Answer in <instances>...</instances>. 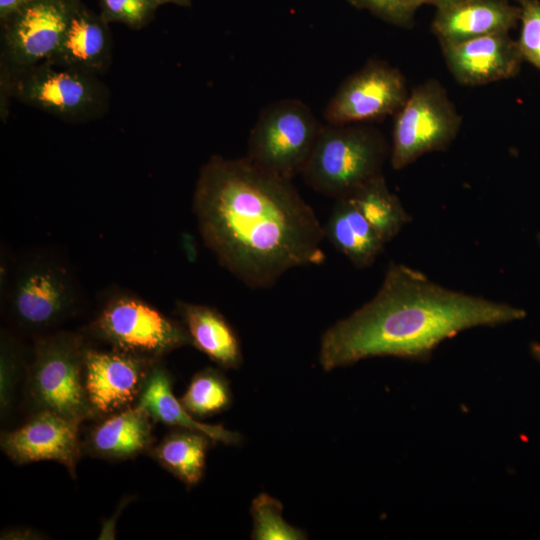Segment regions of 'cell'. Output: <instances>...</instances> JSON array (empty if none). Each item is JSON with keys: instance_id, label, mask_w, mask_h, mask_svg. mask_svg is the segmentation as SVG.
I'll use <instances>...</instances> for the list:
<instances>
[{"instance_id": "d6a6232c", "label": "cell", "mask_w": 540, "mask_h": 540, "mask_svg": "<svg viewBox=\"0 0 540 540\" xmlns=\"http://www.w3.org/2000/svg\"><path fill=\"white\" fill-rule=\"evenodd\" d=\"M159 5L175 4L178 6L189 7L192 0H156Z\"/></svg>"}, {"instance_id": "f546056e", "label": "cell", "mask_w": 540, "mask_h": 540, "mask_svg": "<svg viewBox=\"0 0 540 540\" xmlns=\"http://www.w3.org/2000/svg\"><path fill=\"white\" fill-rule=\"evenodd\" d=\"M464 0H412V6L414 10L418 8L422 4H432L435 5L437 8L448 6L451 4H455L458 2H461Z\"/></svg>"}, {"instance_id": "e0dca14e", "label": "cell", "mask_w": 540, "mask_h": 540, "mask_svg": "<svg viewBox=\"0 0 540 540\" xmlns=\"http://www.w3.org/2000/svg\"><path fill=\"white\" fill-rule=\"evenodd\" d=\"M153 419L140 405L101 418L89 432L86 449L108 460H126L152 449Z\"/></svg>"}, {"instance_id": "2e32d148", "label": "cell", "mask_w": 540, "mask_h": 540, "mask_svg": "<svg viewBox=\"0 0 540 540\" xmlns=\"http://www.w3.org/2000/svg\"><path fill=\"white\" fill-rule=\"evenodd\" d=\"M112 42L108 23L81 3L75 10L49 62L98 75L111 62Z\"/></svg>"}, {"instance_id": "ba28073f", "label": "cell", "mask_w": 540, "mask_h": 540, "mask_svg": "<svg viewBox=\"0 0 540 540\" xmlns=\"http://www.w3.org/2000/svg\"><path fill=\"white\" fill-rule=\"evenodd\" d=\"M6 74L11 97L67 121L99 117L108 106L107 89L94 74L49 61Z\"/></svg>"}, {"instance_id": "3957f363", "label": "cell", "mask_w": 540, "mask_h": 540, "mask_svg": "<svg viewBox=\"0 0 540 540\" xmlns=\"http://www.w3.org/2000/svg\"><path fill=\"white\" fill-rule=\"evenodd\" d=\"M387 152L385 139L374 128L326 123L301 174L316 192L344 198L382 174Z\"/></svg>"}, {"instance_id": "5b68a950", "label": "cell", "mask_w": 540, "mask_h": 540, "mask_svg": "<svg viewBox=\"0 0 540 540\" xmlns=\"http://www.w3.org/2000/svg\"><path fill=\"white\" fill-rule=\"evenodd\" d=\"M12 322L29 333H43L71 317L80 291L70 270L46 254L22 260L4 288Z\"/></svg>"}, {"instance_id": "4dcf8cb0", "label": "cell", "mask_w": 540, "mask_h": 540, "mask_svg": "<svg viewBox=\"0 0 540 540\" xmlns=\"http://www.w3.org/2000/svg\"><path fill=\"white\" fill-rule=\"evenodd\" d=\"M38 534L35 533V532H31L30 530H27V529H20V530H14V531H9V532H6L4 533V535H2V539H7V538H10V539H23L24 537L23 536H26L27 538H32L30 536H34L35 538H37Z\"/></svg>"}, {"instance_id": "9c48e42d", "label": "cell", "mask_w": 540, "mask_h": 540, "mask_svg": "<svg viewBox=\"0 0 540 540\" xmlns=\"http://www.w3.org/2000/svg\"><path fill=\"white\" fill-rule=\"evenodd\" d=\"M394 116L390 162L395 170L424 154L446 149L462 122L447 92L434 79L413 89Z\"/></svg>"}, {"instance_id": "f1b7e54d", "label": "cell", "mask_w": 540, "mask_h": 540, "mask_svg": "<svg viewBox=\"0 0 540 540\" xmlns=\"http://www.w3.org/2000/svg\"><path fill=\"white\" fill-rule=\"evenodd\" d=\"M32 0H0V22Z\"/></svg>"}, {"instance_id": "8992f818", "label": "cell", "mask_w": 540, "mask_h": 540, "mask_svg": "<svg viewBox=\"0 0 540 540\" xmlns=\"http://www.w3.org/2000/svg\"><path fill=\"white\" fill-rule=\"evenodd\" d=\"M90 329L110 348L150 361L192 344L183 323L130 294L112 296L99 310Z\"/></svg>"}, {"instance_id": "4316f807", "label": "cell", "mask_w": 540, "mask_h": 540, "mask_svg": "<svg viewBox=\"0 0 540 540\" xmlns=\"http://www.w3.org/2000/svg\"><path fill=\"white\" fill-rule=\"evenodd\" d=\"M519 7L520 35L517 44L523 61L540 71V0H514Z\"/></svg>"}, {"instance_id": "5bb4252c", "label": "cell", "mask_w": 540, "mask_h": 540, "mask_svg": "<svg viewBox=\"0 0 540 540\" xmlns=\"http://www.w3.org/2000/svg\"><path fill=\"white\" fill-rule=\"evenodd\" d=\"M441 47L449 71L462 85L479 86L512 78L523 62L517 41L508 32Z\"/></svg>"}, {"instance_id": "7c38bea8", "label": "cell", "mask_w": 540, "mask_h": 540, "mask_svg": "<svg viewBox=\"0 0 540 540\" xmlns=\"http://www.w3.org/2000/svg\"><path fill=\"white\" fill-rule=\"evenodd\" d=\"M154 362L112 348L100 350L88 346L83 378L92 418H103L135 406Z\"/></svg>"}, {"instance_id": "52a82bcc", "label": "cell", "mask_w": 540, "mask_h": 540, "mask_svg": "<svg viewBox=\"0 0 540 540\" xmlns=\"http://www.w3.org/2000/svg\"><path fill=\"white\" fill-rule=\"evenodd\" d=\"M321 124L298 99H282L264 108L253 126L246 157L260 168L292 180L301 174Z\"/></svg>"}, {"instance_id": "7402d4cb", "label": "cell", "mask_w": 540, "mask_h": 540, "mask_svg": "<svg viewBox=\"0 0 540 540\" xmlns=\"http://www.w3.org/2000/svg\"><path fill=\"white\" fill-rule=\"evenodd\" d=\"M349 197L377 234L387 243L410 221L399 198L382 174L370 179Z\"/></svg>"}, {"instance_id": "1f68e13d", "label": "cell", "mask_w": 540, "mask_h": 540, "mask_svg": "<svg viewBox=\"0 0 540 540\" xmlns=\"http://www.w3.org/2000/svg\"><path fill=\"white\" fill-rule=\"evenodd\" d=\"M192 237L186 235L183 236V245L185 246L186 254L190 260H193L196 256V251L191 247Z\"/></svg>"}, {"instance_id": "6da1fadb", "label": "cell", "mask_w": 540, "mask_h": 540, "mask_svg": "<svg viewBox=\"0 0 540 540\" xmlns=\"http://www.w3.org/2000/svg\"><path fill=\"white\" fill-rule=\"evenodd\" d=\"M193 207L205 245L250 288H270L291 269L325 262L324 227L292 180L246 156H212L200 169Z\"/></svg>"}, {"instance_id": "cb8c5ba5", "label": "cell", "mask_w": 540, "mask_h": 540, "mask_svg": "<svg viewBox=\"0 0 540 540\" xmlns=\"http://www.w3.org/2000/svg\"><path fill=\"white\" fill-rule=\"evenodd\" d=\"M282 503L272 496L261 493L251 505L254 540H303L307 535L287 523L282 516Z\"/></svg>"}, {"instance_id": "83f0119b", "label": "cell", "mask_w": 540, "mask_h": 540, "mask_svg": "<svg viewBox=\"0 0 540 540\" xmlns=\"http://www.w3.org/2000/svg\"><path fill=\"white\" fill-rule=\"evenodd\" d=\"M356 7L367 9L380 18L407 26L415 12L412 0H348Z\"/></svg>"}, {"instance_id": "30bf717a", "label": "cell", "mask_w": 540, "mask_h": 540, "mask_svg": "<svg viewBox=\"0 0 540 540\" xmlns=\"http://www.w3.org/2000/svg\"><path fill=\"white\" fill-rule=\"evenodd\" d=\"M81 0H32L1 21V71L9 75L50 60Z\"/></svg>"}, {"instance_id": "836d02e7", "label": "cell", "mask_w": 540, "mask_h": 540, "mask_svg": "<svg viewBox=\"0 0 540 540\" xmlns=\"http://www.w3.org/2000/svg\"><path fill=\"white\" fill-rule=\"evenodd\" d=\"M530 353L533 358L540 364V343H532L530 345Z\"/></svg>"}, {"instance_id": "44dd1931", "label": "cell", "mask_w": 540, "mask_h": 540, "mask_svg": "<svg viewBox=\"0 0 540 540\" xmlns=\"http://www.w3.org/2000/svg\"><path fill=\"white\" fill-rule=\"evenodd\" d=\"M211 441L202 432L177 428L152 447L150 452L163 468L187 486H193L203 477Z\"/></svg>"}, {"instance_id": "e575fe53", "label": "cell", "mask_w": 540, "mask_h": 540, "mask_svg": "<svg viewBox=\"0 0 540 540\" xmlns=\"http://www.w3.org/2000/svg\"><path fill=\"white\" fill-rule=\"evenodd\" d=\"M538 240H539V243H540V234H539V236H538Z\"/></svg>"}, {"instance_id": "ffe728a7", "label": "cell", "mask_w": 540, "mask_h": 540, "mask_svg": "<svg viewBox=\"0 0 540 540\" xmlns=\"http://www.w3.org/2000/svg\"><path fill=\"white\" fill-rule=\"evenodd\" d=\"M323 227L325 238L360 269L371 266L386 244L349 197L336 199Z\"/></svg>"}, {"instance_id": "d4e9b609", "label": "cell", "mask_w": 540, "mask_h": 540, "mask_svg": "<svg viewBox=\"0 0 540 540\" xmlns=\"http://www.w3.org/2000/svg\"><path fill=\"white\" fill-rule=\"evenodd\" d=\"M27 366V365H26ZM24 365V357L19 343L7 332L1 334L0 345V406L2 417L12 408L17 383Z\"/></svg>"}, {"instance_id": "277c9868", "label": "cell", "mask_w": 540, "mask_h": 540, "mask_svg": "<svg viewBox=\"0 0 540 540\" xmlns=\"http://www.w3.org/2000/svg\"><path fill=\"white\" fill-rule=\"evenodd\" d=\"M87 347L82 335L69 331L37 338L25 369L33 412L46 410L81 423L92 418L83 378Z\"/></svg>"}, {"instance_id": "ac0fdd59", "label": "cell", "mask_w": 540, "mask_h": 540, "mask_svg": "<svg viewBox=\"0 0 540 540\" xmlns=\"http://www.w3.org/2000/svg\"><path fill=\"white\" fill-rule=\"evenodd\" d=\"M137 404L148 412L153 421L202 432L213 442L234 445L242 440L238 432L227 430L222 425L202 423L187 412L173 394L172 377L160 360L153 363Z\"/></svg>"}, {"instance_id": "9a60e30c", "label": "cell", "mask_w": 540, "mask_h": 540, "mask_svg": "<svg viewBox=\"0 0 540 540\" xmlns=\"http://www.w3.org/2000/svg\"><path fill=\"white\" fill-rule=\"evenodd\" d=\"M519 7L507 0H464L437 8L432 32L441 45L509 32L519 21Z\"/></svg>"}, {"instance_id": "8fae6325", "label": "cell", "mask_w": 540, "mask_h": 540, "mask_svg": "<svg viewBox=\"0 0 540 540\" xmlns=\"http://www.w3.org/2000/svg\"><path fill=\"white\" fill-rule=\"evenodd\" d=\"M409 95L402 73L382 61L371 60L347 77L327 103V124L349 125L395 115Z\"/></svg>"}, {"instance_id": "d6986e66", "label": "cell", "mask_w": 540, "mask_h": 540, "mask_svg": "<svg viewBox=\"0 0 540 540\" xmlns=\"http://www.w3.org/2000/svg\"><path fill=\"white\" fill-rule=\"evenodd\" d=\"M177 309L192 345L220 367L235 369L241 365L243 356L239 338L219 311L183 301L177 302Z\"/></svg>"}, {"instance_id": "484cf974", "label": "cell", "mask_w": 540, "mask_h": 540, "mask_svg": "<svg viewBox=\"0 0 540 540\" xmlns=\"http://www.w3.org/2000/svg\"><path fill=\"white\" fill-rule=\"evenodd\" d=\"M100 15L105 22H117L131 29L147 25L160 6L156 0H99Z\"/></svg>"}, {"instance_id": "603a6c76", "label": "cell", "mask_w": 540, "mask_h": 540, "mask_svg": "<svg viewBox=\"0 0 540 540\" xmlns=\"http://www.w3.org/2000/svg\"><path fill=\"white\" fill-rule=\"evenodd\" d=\"M180 402L194 418L221 413L232 402L229 382L216 369L201 370L192 378Z\"/></svg>"}, {"instance_id": "4fadbf2b", "label": "cell", "mask_w": 540, "mask_h": 540, "mask_svg": "<svg viewBox=\"0 0 540 540\" xmlns=\"http://www.w3.org/2000/svg\"><path fill=\"white\" fill-rule=\"evenodd\" d=\"M81 422L50 411H36L20 427L1 435V448L18 464L56 461L75 477L81 455Z\"/></svg>"}, {"instance_id": "7a4b0ae2", "label": "cell", "mask_w": 540, "mask_h": 540, "mask_svg": "<svg viewBox=\"0 0 540 540\" xmlns=\"http://www.w3.org/2000/svg\"><path fill=\"white\" fill-rule=\"evenodd\" d=\"M524 309L446 288L424 273L391 262L375 296L323 334L325 371L363 359H428L445 340L476 327L522 320Z\"/></svg>"}]
</instances>
